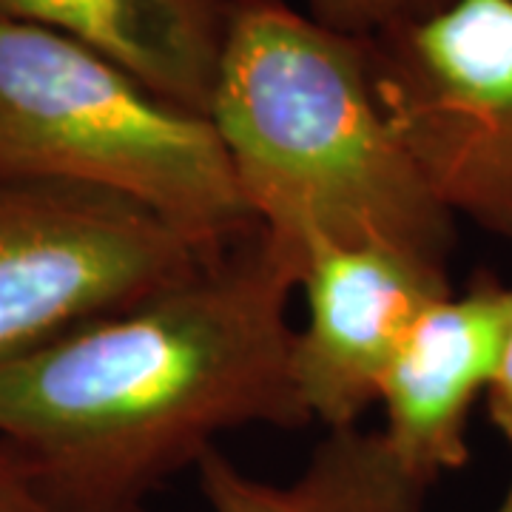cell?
Listing matches in <instances>:
<instances>
[{"mask_svg": "<svg viewBox=\"0 0 512 512\" xmlns=\"http://www.w3.org/2000/svg\"><path fill=\"white\" fill-rule=\"evenodd\" d=\"M293 288L299 271L256 228L183 282L0 359V439L69 510L146 512L220 433L311 424Z\"/></svg>", "mask_w": 512, "mask_h": 512, "instance_id": "cell-1", "label": "cell"}, {"mask_svg": "<svg viewBox=\"0 0 512 512\" xmlns=\"http://www.w3.org/2000/svg\"><path fill=\"white\" fill-rule=\"evenodd\" d=\"M208 120L251 217L299 282L319 242L450 265L456 217L387 123L365 37L328 29L285 0H228Z\"/></svg>", "mask_w": 512, "mask_h": 512, "instance_id": "cell-2", "label": "cell"}, {"mask_svg": "<svg viewBox=\"0 0 512 512\" xmlns=\"http://www.w3.org/2000/svg\"><path fill=\"white\" fill-rule=\"evenodd\" d=\"M0 171L137 202L208 251L259 228L208 117L69 37L6 20Z\"/></svg>", "mask_w": 512, "mask_h": 512, "instance_id": "cell-3", "label": "cell"}, {"mask_svg": "<svg viewBox=\"0 0 512 512\" xmlns=\"http://www.w3.org/2000/svg\"><path fill=\"white\" fill-rule=\"evenodd\" d=\"M365 40L373 92L430 194L512 242V0H450Z\"/></svg>", "mask_w": 512, "mask_h": 512, "instance_id": "cell-4", "label": "cell"}, {"mask_svg": "<svg viewBox=\"0 0 512 512\" xmlns=\"http://www.w3.org/2000/svg\"><path fill=\"white\" fill-rule=\"evenodd\" d=\"M214 254L137 202L0 171V359L126 311Z\"/></svg>", "mask_w": 512, "mask_h": 512, "instance_id": "cell-5", "label": "cell"}, {"mask_svg": "<svg viewBox=\"0 0 512 512\" xmlns=\"http://www.w3.org/2000/svg\"><path fill=\"white\" fill-rule=\"evenodd\" d=\"M299 288L305 325L293 333V382L311 421L359 427L379 404L384 370L404 333L453 293L450 268L382 245L319 242L305 254Z\"/></svg>", "mask_w": 512, "mask_h": 512, "instance_id": "cell-6", "label": "cell"}, {"mask_svg": "<svg viewBox=\"0 0 512 512\" xmlns=\"http://www.w3.org/2000/svg\"><path fill=\"white\" fill-rule=\"evenodd\" d=\"M510 313L512 285L478 271L464 291L447 293L419 313L384 370L379 433L424 487L470 458L467 421L501 367Z\"/></svg>", "mask_w": 512, "mask_h": 512, "instance_id": "cell-7", "label": "cell"}, {"mask_svg": "<svg viewBox=\"0 0 512 512\" xmlns=\"http://www.w3.org/2000/svg\"><path fill=\"white\" fill-rule=\"evenodd\" d=\"M0 20L69 37L168 103L211 111L228 0H0Z\"/></svg>", "mask_w": 512, "mask_h": 512, "instance_id": "cell-8", "label": "cell"}, {"mask_svg": "<svg viewBox=\"0 0 512 512\" xmlns=\"http://www.w3.org/2000/svg\"><path fill=\"white\" fill-rule=\"evenodd\" d=\"M194 470L211 512H421L430 490L393 458L382 433L362 427L328 430L288 484L248 476L220 447Z\"/></svg>", "mask_w": 512, "mask_h": 512, "instance_id": "cell-9", "label": "cell"}, {"mask_svg": "<svg viewBox=\"0 0 512 512\" xmlns=\"http://www.w3.org/2000/svg\"><path fill=\"white\" fill-rule=\"evenodd\" d=\"M450 0H308V15L342 35L373 37L427 18Z\"/></svg>", "mask_w": 512, "mask_h": 512, "instance_id": "cell-10", "label": "cell"}, {"mask_svg": "<svg viewBox=\"0 0 512 512\" xmlns=\"http://www.w3.org/2000/svg\"><path fill=\"white\" fill-rule=\"evenodd\" d=\"M0 512H74L57 498L32 461L0 439Z\"/></svg>", "mask_w": 512, "mask_h": 512, "instance_id": "cell-11", "label": "cell"}, {"mask_svg": "<svg viewBox=\"0 0 512 512\" xmlns=\"http://www.w3.org/2000/svg\"><path fill=\"white\" fill-rule=\"evenodd\" d=\"M487 416H490V424L512 447V313L510 336H507V348L501 356V367L495 373V382L487 390Z\"/></svg>", "mask_w": 512, "mask_h": 512, "instance_id": "cell-12", "label": "cell"}, {"mask_svg": "<svg viewBox=\"0 0 512 512\" xmlns=\"http://www.w3.org/2000/svg\"><path fill=\"white\" fill-rule=\"evenodd\" d=\"M493 512H512V478H510V484H507V490H504L501 498H498V504H495Z\"/></svg>", "mask_w": 512, "mask_h": 512, "instance_id": "cell-13", "label": "cell"}]
</instances>
